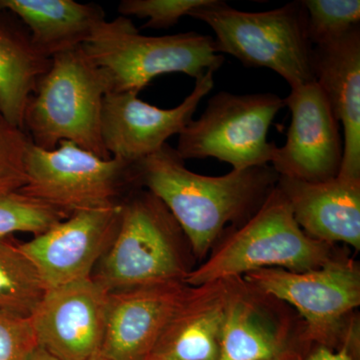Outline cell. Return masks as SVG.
<instances>
[{"label": "cell", "mask_w": 360, "mask_h": 360, "mask_svg": "<svg viewBox=\"0 0 360 360\" xmlns=\"http://www.w3.org/2000/svg\"><path fill=\"white\" fill-rule=\"evenodd\" d=\"M137 182L163 203L176 220L194 255L203 257L229 222L243 224L276 188L279 175L269 167L232 169L206 176L187 169L175 148L165 144L134 162Z\"/></svg>", "instance_id": "cell-1"}, {"label": "cell", "mask_w": 360, "mask_h": 360, "mask_svg": "<svg viewBox=\"0 0 360 360\" xmlns=\"http://www.w3.org/2000/svg\"><path fill=\"white\" fill-rule=\"evenodd\" d=\"M82 47L103 71L108 94L139 96L155 78L167 73L198 79L206 71L219 70L224 61L210 35L191 32L148 37L122 15L101 21Z\"/></svg>", "instance_id": "cell-2"}, {"label": "cell", "mask_w": 360, "mask_h": 360, "mask_svg": "<svg viewBox=\"0 0 360 360\" xmlns=\"http://www.w3.org/2000/svg\"><path fill=\"white\" fill-rule=\"evenodd\" d=\"M103 71L82 46L56 54L28 101L23 129L33 146L51 150L61 141L110 160L101 132L104 97Z\"/></svg>", "instance_id": "cell-3"}, {"label": "cell", "mask_w": 360, "mask_h": 360, "mask_svg": "<svg viewBox=\"0 0 360 360\" xmlns=\"http://www.w3.org/2000/svg\"><path fill=\"white\" fill-rule=\"evenodd\" d=\"M189 16L212 27L217 53L231 54L246 68L274 70L290 87L315 82L314 45L302 0L262 13L238 11L221 0H210Z\"/></svg>", "instance_id": "cell-4"}, {"label": "cell", "mask_w": 360, "mask_h": 360, "mask_svg": "<svg viewBox=\"0 0 360 360\" xmlns=\"http://www.w3.org/2000/svg\"><path fill=\"white\" fill-rule=\"evenodd\" d=\"M333 259L330 245L300 229L276 186L257 212L232 232L212 257L189 270L184 283L198 288L264 269L309 271Z\"/></svg>", "instance_id": "cell-5"}, {"label": "cell", "mask_w": 360, "mask_h": 360, "mask_svg": "<svg viewBox=\"0 0 360 360\" xmlns=\"http://www.w3.org/2000/svg\"><path fill=\"white\" fill-rule=\"evenodd\" d=\"M182 236L176 220L155 194L134 191L123 202L120 229L91 278L108 292L184 283L189 270L180 250Z\"/></svg>", "instance_id": "cell-6"}, {"label": "cell", "mask_w": 360, "mask_h": 360, "mask_svg": "<svg viewBox=\"0 0 360 360\" xmlns=\"http://www.w3.org/2000/svg\"><path fill=\"white\" fill-rule=\"evenodd\" d=\"M27 181L18 193L63 212L66 217L85 210L122 205L127 188L141 187L134 162L103 160L70 141L45 150L30 141L25 158Z\"/></svg>", "instance_id": "cell-7"}, {"label": "cell", "mask_w": 360, "mask_h": 360, "mask_svg": "<svg viewBox=\"0 0 360 360\" xmlns=\"http://www.w3.org/2000/svg\"><path fill=\"white\" fill-rule=\"evenodd\" d=\"M284 99L274 94H234L220 91L208 101L205 112L180 132V158H213L234 170L271 163L277 146L267 134Z\"/></svg>", "instance_id": "cell-8"}, {"label": "cell", "mask_w": 360, "mask_h": 360, "mask_svg": "<svg viewBox=\"0 0 360 360\" xmlns=\"http://www.w3.org/2000/svg\"><path fill=\"white\" fill-rule=\"evenodd\" d=\"M243 277L258 293L295 307L307 323V338L323 347L335 342L343 319L360 304V272L352 262L333 259L303 272L264 269Z\"/></svg>", "instance_id": "cell-9"}, {"label": "cell", "mask_w": 360, "mask_h": 360, "mask_svg": "<svg viewBox=\"0 0 360 360\" xmlns=\"http://www.w3.org/2000/svg\"><path fill=\"white\" fill-rule=\"evenodd\" d=\"M284 99L291 122L283 148H277L272 168L279 176L321 182L335 179L343 158L340 122L316 82L290 87Z\"/></svg>", "instance_id": "cell-10"}, {"label": "cell", "mask_w": 360, "mask_h": 360, "mask_svg": "<svg viewBox=\"0 0 360 360\" xmlns=\"http://www.w3.org/2000/svg\"><path fill=\"white\" fill-rule=\"evenodd\" d=\"M122 205L73 213L32 240L20 243L45 290L91 277L120 229Z\"/></svg>", "instance_id": "cell-11"}, {"label": "cell", "mask_w": 360, "mask_h": 360, "mask_svg": "<svg viewBox=\"0 0 360 360\" xmlns=\"http://www.w3.org/2000/svg\"><path fill=\"white\" fill-rule=\"evenodd\" d=\"M214 71H206L195 79L193 92L169 110L144 103L137 94H106L104 97L101 132L111 158L136 162L160 150L169 137L179 134L193 120L203 97L213 86Z\"/></svg>", "instance_id": "cell-12"}, {"label": "cell", "mask_w": 360, "mask_h": 360, "mask_svg": "<svg viewBox=\"0 0 360 360\" xmlns=\"http://www.w3.org/2000/svg\"><path fill=\"white\" fill-rule=\"evenodd\" d=\"M108 293L91 277L45 290L30 317L39 347L58 360H89L98 354Z\"/></svg>", "instance_id": "cell-13"}, {"label": "cell", "mask_w": 360, "mask_h": 360, "mask_svg": "<svg viewBox=\"0 0 360 360\" xmlns=\"http://www.w3.org/2000/svg\"><path fill=\"white\" fill-rule=\"evenodd\" d=\"M191 286L169 283L108 293L101 354L108 360H148Z\"/></svg>", "instance_id": "cell-14"}, {"label": "cell", "mask_w": 360, "mask_h": 360, "mask_svg": "<svg viewBox=\"0 0 360 360\" xmlns=\"http://www.w3.org/2000/svg\"><path fill=\"white\" fill-rule=\"evenodd\" d=\"M276 186L290 203L296 222L310 238L360 250V180L336 176L307 182L279 176Z\"/></svg>", "instance_id": "cell-15"}, {"label": "cell", "mask_w": 360, "mask_h": 360, "mask_svg": "<svg viewBox=\"0 0 360 360\" xmlns=\"http://www.w3.org/2000/svg\"><path fill=\"white\" fill-rule=\"evenodd\" d=\"M314 70L345 132L338 176L360 180V26L340 39L314 46Z\"/></svg>", "instance_id": "cell-16"}, {"label": "cell", "mask_w": 360, "mask_h": 360, "mask_svg": "<svg viewBox=\"0 0 360 360\" xmlns=\"http://www.w3.org/2000/svg\"><path fill=\"white\" fill-rule=\"evenodd\" d=\"M234 279L191 286L150 357L219 360L225 312Z\"/></svg>", "instance_id": "cell-17"}, {"label": "cell", "mask_w": 360, "mask_h": 360, "mask_svg": "<svg viewBox=\"0 0 360 360\" xmlns=\"http://www.w3.org/2000/svg\"><path fill=\"white\" fill-rule=\"evenodd\" d=\"M25 25L37 51L46 58L85 44L105 20L101 6L75 0H0Z\"/></svg>", "instance_id": "cell-18"}, {"label": "cell", "mask_w": 360, "mask_h": 360, "mask_svg": "<svg viewBox=\"0 0 360 360\" xmlns=\"http://www.w3.org/2000/svg\"><path fill=\"white\" fill-rule=\"evenodd\" d=\"M51 65L25 25L0 7V115L7 122L23 129L28 101Z\"/></svg>", "instance_id": "cell-19"}, {"label": "cell", "mask_w": 360, "mask_h": 360, "mask_svg": "<svg viewBox=\"0 0 360 360\" xmlns=\"http://www.w3.org/2000/svg\"><path fill=\"white\" fill-rule=\"evenodd\" d=\"M236 281L238 278L234 279L225 312L219 360L283 357V330Z\"/></svg>", "instance_id": "cell-20"}, {"label": "cell", "mask_w": 360, "mask_h": 360, "mask_svg": "<svg viewBox=\"0 0 360 360\" xmlns=\"http://www.w3.org/2000/svg\"><path fill=\"white\" fill-rule=\"evenodd\" d=\"M32 262L13 236L0 238V310L32 317L45 293Z\"/></svg>", "instance_id": "cell-21"}, {"label": "cell", "mask_w": 360, "mask_h": 360, "mask_svg": "<svg viewBox=\"0 0 360 360\" xmlns=\"http://www.w3.org/2000/svg\"><path fill=\"white\" fill-rule=\"evenodd\" d=\"M302 4L314 47L340 39L360 26L359 0H302Z\"/></svg>", "instance_id": "cell-22"}, {"label": "cell", "mask_w": 360, "mask_h": 360, "mask_svg": "<svg viewBox=\"0 0 360 360\" xmlns=\"http://www.w3.org/2000/svg\"><path fill=\"white\" fill-rule=\"evenodd\" d=\"M68 219L41 201L20 193L0 198V238L18 232L39 236Z\"/></svg>", "instance_id": "cell-23"}, {"label": "cell", "mask_w": 360, "mask_h": 360, "mask_svg": "<svg viewBox=\"0 0 360 360\" xmlns=\"http://www.w3.org/2000/svg\"><path fill=\"white\" fill-rule=\"evenodd\" d=\"M30 139L0 115V198L18 193L27 181L25 158Z\"/></svg>", "instance_id": "cell-24"}, {"label": "cell", "mask_w": 360, "mask_h": 360, "mask_svg": "<svg viewBox=\"0 0 360 360\" xmlns=\"http://www.w3.org/2000/svg\"><path fill=\"white\" fill-rule=\"evenodd\" d=\"M210 0H122L118 6L120 15L136 18L148 22L143 27L167 30L179 23L194 9L210 4Z\"/></svg>", "instance_id": "cell-25"}, {"label": "cell", "mask_w": 360, "mask_h": 360, "mask_svg": "<svg viewBox=\"0 0 360 360\" xmlns=\"http://www.w3.org/2000/svg\"><path fill=\"white\" fill-rule=\"evenodd\" d=\"M37 347L30 317L0 310V360H26Z\"/></svg>", "instance_id": "cell-26"}, {"label": "cell", "mask_w": 360, "mask_h": 360, "mask_svg": "<svg viewBox=\"0 0 360 360\" xmlns=\"http://www.w3.org/2000/svg\"><path fill=\"white\" fill-rule=\"evenodd\" d=\"M307 360H355L348 349V343L338 352H333L328 347H321L310 355Z\"/></svg>", "instance_id": "cell-27"}, {"label": "cell", "mask_w": 360, "mask_h": 360, "mask_svg": "<svg viewBox=\"0 0 360 360\" xmlns=\"http://www.w3.org/2000/svg\"><path fill=\"white\" fill-rule=\"evenodd\" d=\"M26 360H58L44 350V348L40 347H37L34 350L28 355L27 359Z\"/></svg>", "instance_id": "cell-28"}, {"label": "cell", "mask_w": 360, "mask_h": 360, "mask_svg": "<svg viewBox=\"0 0 360 360\" xmlns=\"http://www.w3.org/2000/svg\"><path fill=\"white\" fill-rule=\"evenodd\" d=\"M89 360H108L105 359V357H103V355L101 354L94 355V356H92L91 359Z\"/></svg>", "instance_id": "cell-29"}, {"label": "cell", "mask_w": 360, "mask_h": 360, "mask_svg": "<svg viewBox=\"0 0 360 360\" xmlns=\"http://www.w3.org/2000/svg\"><path fill=\"white\" fill-rule=\"evenodd\" d=\"M148 360H160V359H155V357H149V359Z\"/></svg>", "instance_id": "cell-30"}, {"label": "cell", "mask_w": 360, "mask_h": 360, "mask_svg": "<svg viewBox=\"0 0 360 360\" xmlns=\"http://www.w3.org/2000/svg\"><path fill=\"white\" fill-rule=\"evenodd\" d=\"M283 357H279V359H272V360H283Z\"/></svg>", "instance_id": "cell-31"}]
</instances>
